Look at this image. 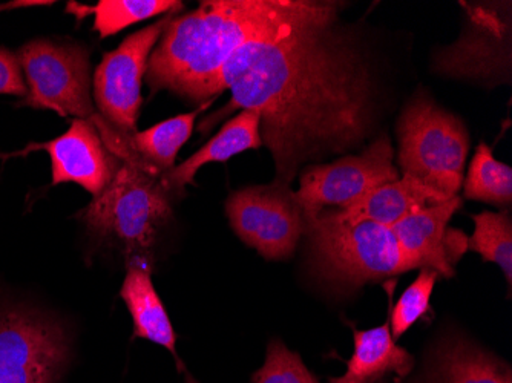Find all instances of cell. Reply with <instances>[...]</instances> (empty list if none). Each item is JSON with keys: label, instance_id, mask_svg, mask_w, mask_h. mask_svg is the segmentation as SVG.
Segmentation results:
<instances>
[{"label": "cell", "instance_id": "obj_1", "mask_svg": "<svg viewBox=\"0 0 512 383\" xmlns=\"http://www.w3.org/2000/svg\"><path fill=\"white\" fill-rule=\"evenodd\" d=\"M335 23V4H324L313 16L246 43L201 91L200 102L232 91L203 131L237 109L260 115L261 140L276 164L275 183L283 186L301 164L347 151L370 132V68Z\"/></svg>", "mask_w": 512, "mask_h": 383}, {"label": "cell", "instance_id": "obj_2", "mask_svg": "<svg viewBox=\"0 0 512 383\" xmlns=\"http://www.w3.org/2000/svg\"><path fill=\"white\" fill-rule=\"evenodd\" d=\"M304 0H209L171 19L149 57L152 91L200 102L201 91L246 43L273 36L321 10Z\"/></svg>", "mask_w": 512, "mask_h": 383}, {"label": "cell", "instance_id": "obj_3", "mask_svg": "<svg viewBox=\"0 0 512 383\" xmlns=\"http://www.w3.org/2000/svg\"><path fill=\"white\" fill-rule=\"evenodd\" d=\"M165 175L145 164L123 161L114 180L77 215L94 241L119 250L126 266L154 262L161 230L172 218Z\"/></svg>", "mask_w": 512, "mask_h": 383}, {"label": "cell", "instance_id": "obj_4", "mask_svg": "<svg viewBox=\"0 0 512 383\" xmlns=\"http://www.w3.org/2000/svg\"><path fill=\"white\" fill-rule=\"evenodd\" d=\"M310 262L316 275L339 289H359L368 282L421 269L402 250L393 230L370 221L345 223L329 210L304 221Z\"/></svg>", "mask_w": 512, "mask_h": 383}, {"label": "cell", "instance_id": "obj_5", "mask_svg": "<svg viewBox=\"0 0 512 383\" xmlns=\"http://www.w3.org/2000/svg\"><path fill=\"white\" fill-rule=\"evenodd\" d=\"M74 338L56 311L0 292V383H65Z\"/></svg>", "mask_w": 512, "mask_h": 383}, {"label": "cell", "instance_id": "obj_6", "mask_svg": "<svg viewBox=\"0 0 512 383\" xmlns=\"http://www.w3.org/2000/svg\"><path fill=\"white\" fill-rule=\"evenodd\" d=\"M402 177L454 198L462 189L470 135L462 120L427 97H416L398 125Z\"/></svg>", "mask_w": 512, "mask_h": 383}, {"label": "cell", "instance_id": "obj_7", "mask_svg": "<svg viewBox=\"0 0 512 383\" xmlns=\"http://www.w3.org/2000/svg\"><path fill=\"white\" fill-rule=\"evenodd\" d=\"M27 95L19 105L54 111L60 117L92 120L91 62L86 46L56 39H34L16 53Z\"/></svg>", "mask_w": 512, "mask_h": 383}, {"label": "cell", "instance_id": "obj_8", "mask_svg": "<svg viewBox=\"0 0 512 383\" xmlns=\"http://www.w3.org/2000/svg\"><path fill=\"white\" fill-rule=\"evenodd\" d=\"M399 178L398 167L393 164V146L384 135L361 155L306 167L299 178L295 197L307 221L324 210L347 209L371 190Z\"/></svg>", "mask_w": 512, "mask_h": 383}, {"label": "cell", "instance_id": "obj_9", "mask_svg": "<svg viewBox=\"0 0 512 383\" xmlns=\"http://www.w3.org/2000/svg\"><path fill=\"white\" fill-rule=\"evenodd\" d=\"M172 14L131 34L117 50L105 54L92 79V95L100 117L120 134L137 132L143 105L142 83L149 57Z\"/></svg>", "mask_w": 512, "mask_h": 383}, {"label": "cell", "instance_id": "obj_10", "mask_svg": "<svg viewBox=\"0 0 512 383\" xmlns=\"http://www.w3.org/2000/svg\"><path fill=\"white\" fill-rule=\"evenodd\" d=\"M226 213L238 238L269 261L289 258L304 235L295 192L275 181L232 192Z\"/></svg>", "mask_w": 512, "mask_h": 383}, {"label": "cell", "instance_id": "obj_11", "mask_svg": "<svg viewBox=\"0 0 512 383\" xmlns=\"http://www.w3.org/2000/svg\"><path fill=\"white\" fill-rule=\"evenodd\" d=\"M45 151L51 160V186L79 184L92 198L102 194L114 180L123 161L103 143L91 120L73 118L65 134L45 143H31L17 154L0 155L10 158Z\"/></svg>", "mask_w": 512, "mask_h": 383}, {"label": "cell", "instance_id": "obj_12", "mask_svg": "<svg viewBox=\"0 0 512 383\" xmlns=\"http://www.w3.org/2000/svg\"><path fill=\"white\" fill-rule=\"evenodd\" d=\"M462 206L459 195L411 213L404 220L391 227L399 246L421 266L431 269L437 275L451 278L450 247H448V223Z\"/></svg>", "mask_w": 512, "mask_h": 383}, {"label": "cell", "instance_id": "obj_13", "mask_svg": "<svg viewBox=\"0 0 512 383\" xmlns=\"http://www.w3.org/2000/svg\"><path fill=\"white\" fill-rule=\"evenodd\" d=\"M448 200L451 198H445L421 181L402 177L398 181L371 190L370 194L365 195L347 209L329 210V212L345 223L370 221L391 229L394 224H398L411 213Z\"/></svg>", "mask_w": 512, "mask_h": 383}, {"label": "cell", "instance_id": "obj_14", "mask_svg": "<svg viewBox=\"0 0 512 383\" xmlns=\"http://www.w3.org/2000/svg\"><path fill=\"white\" fill-rule=\"evenodd\" d=\"M260 115L255 111H241L230 118L214 138L197 151V154L175 166L165 175V184L172 197H183L184 187L195 184L194 177L201 167L211 163H224L235 155L263 146L260 132Z\"/></svg>", "mask_w": 512, "mask_h": 383}, {"label": "cell", "instance_id": "obj_15", "mask_svg": "<svg viewBox=\"0 0 512 383\" xmlns=\"http://www.w3.org/2000/svg\"><path fill=\"white\" fill-rule=\"evenodd\" d=\"M120 296L131 315L134 338L160 345L177 357V334L152 282V264L138 261L126 266Z\"/></svg>", "mask_w": 512, "mask_h": 383}, {"label": "cell", "instance_id": "obj_16", "mask_svg": "<svg viewBox=\"0 0 512 383\" xmlns=\"http://www.w3.org/2000/svg\"><path fill=\"white\" fill-rule=\"evenodd\" d=\"M424 383H512V371L485 348L450 338L434 353Z\"/></svg>", "mask_w": 512, "mask_h": 383}, {"label": "cell", "instance_id": "obj_17", "mask_svg": "<svg viewBox=\"0 0 512 383\" xmlns=\"http://www.w3.org/2000/svg\"><path fill=\"white\" fill-rule=\"evenodd\" d=\"M413 367L414 357L396 344L390 324H384L370 330H355V351L348 359L347 371L332 377L330 383H378L390 374L404 379Z\"/></svg>", "mask_w": 512, "mask_h": 383}, {"label": "cell", "instance_id": "obj_18", "mask_svg": "<svg viewBox=\"0 0 512 383\" xmlns=\"http://www.w3.org/2000/svg\"><path fill=\"white\" fill-rule=\"evenodd\" d=\"M183 4L178 0H100L92 7L69 2L66 11L83 19L86 14L94 16V31L102 39L114 36L134 23L143 22L161 14H172L181 10Z\"/></svg>", "mask_w": 512, "mask_h": 383}, {"label": "cell", "instance_id": "obj_19", "mask_svg": "<svg viewBox=\"0 0 512 383\" xmlns=\"http://www.w3.org/2000/svg\"><path fill=\"white\" fill-rule=\"evenodd\" d=\"M465 198L497 207H509L512 203V169L494 158L490 146L479 145L463 178Z\"/></svg>", "mask_w": 512, "mask_h": 383}, {"label": "cell", "instance_id": "obj_20", "mask_svg": "<svg viewBox=\"0 0 512 383\" xmlns=\"http://www.w3.org/2000/svg\"><path fill=\"white\" fill-rule=\"evenodd\" d=\"M474 233L467 249L479 253L483 261L494 262L512 285V221L508 212H482L473 215Z\"/></svg>", "mask_w": 512, "mask_h": 383}, {"label": "cell", "instance_id": "obj_21", "mask_svg": "<svg viewBox=\"0 0 512 383\" xmlns=\"http://www.w3.org/2000/svg\"><path fill=\"white\" fill-rule=\"evenodd\" d=\"M437 276L439 275L434 270L421 269L419 276L405 290L398 304L394 305L390 324L394 341L401 338L405 331L410 330L427 313Z\"/></svg>", "mask_w": 512, "mask_h": 383}, {"label": "cell", "instance_id": "obj_22", "mask_svg": "<svg viewBox=\"0 0 512 383\" xmlns=\"http://www.w3.org/2000/svg\"><path fill=\"white\" fill-rule=\"evenodd\" d=\"M253 383H321L284 342L273 339L267 347L266 361L252 376Z\"/></svg>", "mask_w": 512, "mask_h": 383}, {"label": "cell", "instance_id": "obj_23", "mask_svg": "<svg viewBox=\"0 0 512 383\" xmlns=\"http://www.w3.org/2000/svg\"><path fill=\"white\" fill-rule=\"evenodd\" d=\"M0 94L16 95L20 99L27 95L19 59L7 48H0Z\"/></svg>", "mask_w": 512, "mask_h": 383}, {"label": "cell", "instance_id": "obj_24", "mask_svg": "<svg viewBox=\"0 0 512 383\" xmlns=\"http://www.w3.org/2000/svg\"><path fill=\"white\" fill-rule=\"evenodd\" d=\"M39 2H25V0H20V2H10V4H2L0 5V13L2 11L14 10V8H22V7H39Z\"/></svg>", "mask_w": 512, "mask_h": 383}]
</instances>
